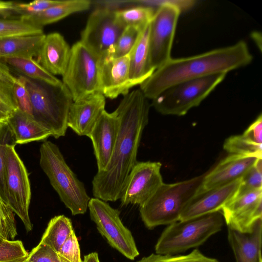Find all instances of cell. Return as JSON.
<instances>
[{"instance_id":"3957f363","label":"cell","mask_w":262,"mask_h":262,"mask_svg":"<svg viewBox=\"0 0 262 262\" xmlns=\"http://www.w3.org/2000/svg\"><path fill=\"white\" fill-rule=\"evenodd\" d=\"M205 174L172 184L163 182L140 206L141 217L145 226L151 229L179 221L184 208L198 193Z\"/></svg>"},{"instance_id":"4316f807","label":"cell","mask_w":262,"mask_h":262,"mask_svg":"<svg viewBox=\"0 0 262 262\" xmlns=\"http://www.w3.org/2000/svg\"><path fill=\"white\" fill-rule=\"evenodd\" d=\"M73 231L69 218L64 215L55 216L48 223L39 243L51 247L58 252Z\"/></svg>"},{"instance_id":"603a6c76","label":"cell","mask_w":262,"mask_h":262,"mask_svg":"<svg viewBox=\"0 0 262 262\" xmlns=\"http://www.w3.org/2000/svg\"><path fill=\"white\" fill-rule=\"evenodd\" d=\"M6 122L13 135L16 144L44 140L52 136L51 133L32 116L18 108L8 116Z\"/></svg>"},{"instance_id":"b9f144b4","label":"cell","mask_w":262,"mask_h":262,"mask_svg":"<svg viewBox=\"0 0 262 262\" xmlns=\"http://www.w3.org/2000/svg\"><path fill=\"white\" fill-rule=\"evenodd\" d=\"M243 134L254 142L262 144V115L260 114Z\"/></svg>"},{"instance_id":"8fae6325","label":"cell","mask_w":262,"mask_h":262,"mask_svg":"<svg viewBox=\"0 0 262 262\" xmlns=\"http://www.w3.org/2000/svg\"><path fill=\"white\" fill-rule=\"evenodd\" d=\"M88 209L97 230L111 247L130 260L139 255L132 233L122 223L118 210L96 198L90 199Z\"/></svg>"},{"instance_id":"d4e9b609","label":"cell","mask_w":262,"mask_h":262,"mask_svg":"<svg viewBox=\"0 0 262 262\" xmlns=\"http://www.w3.org/2000/svg\"><path fill=\"white\" fill-rule=\"evenodd\" d=\"M45 36L43 33L0 38V60L11 57L37 56Z\"/></svg>"},{"instance_id":"52a82bcc","label":"cell","mask_w":262,"mask_h":262,"mask_svg":"<svg viewBox=\"0 0 262 262\" xmlns=\"http://www.w3.org/2000/svg\"><path fill=\"white\" fill-rule=\"evenodd\" d=\"M191 0L143 1L145 6L157 7L150 23V64L155 71L170 60L178 19L181 13L195 3Z\"/></svg>"},{"instance_id":"9c48e42d","label":"cell","mask_w":262,"mask_h":262,"mask_svg":"<svg viewBox=\"0 0 262 262\" xmlns=\"http://www.w3.org/2000/svg\"><path fill=\"white\" fill-rule=\"evenodd\" d=\"M100 59L80 41L71 48L69 63L62 76V82L69 91L73 102L100 92Z\"/></svg>"},{"instance_id":"4dcf8cb0","label":"cell","mask_w":262,"mask_h":262,"mask_svg":"<svg viewBox=\"0 0 262 262\" xmlns=\"http://www.w3.org/2000/svg\"><path fill=\"white\" fill-rule=\"evenodd\" d=\"M10 145H16L13 135L6 121L0 122V198L7 204L6 149Z\"/></svg>"},{"instance_id":"f6af8a7d","label":"cell","mask_w":262,"mask_h":262,"mask_svg":"<svg viewBox=\"0 0 262 262\" xmlns=\"http://www.w3.org/2000/svg\"><path fill=\"white\" fill-rule=\"evenodd\" d=\"M8 117V115H6L0 112V122L6 121Z\"/></svg>"},{"instance_id":"1f68e13d","label":"cell","mask_w":262,"mask_h":262,"mask_svg":"<svg viewBox=\"0 0 262 262\" xmlns=\"http://www.w3.org/2000/svg\"><path fill=\"white\" fill-rule=\"evenodd\" d=\"M137 262H219L215 258L206 256L198 249L186 255H169L152 253Z\"/></svg>"},{"instance_id":"9a60e30c","label":"cell","mask_w":262,"mask_h":262,"mask_svg":"<svg viewBox=\"0 0 262 262\" xmlns=\"http://www.w3.org/2000/svg\"><path fill=\"white\" fill-rule=\"evenodd\" d=\"M99 92L105 97L115 99L125 96L134 86L129 79V54L100 58L99 63Z\"/></svg>"},{"instance_id":"83f0119b","label":"cell","mask_w":262,"mask_h":262,"mask_svg":"<svg viewBox=\"0 0 262 262\" xmlns=\"http://www.w3.org/2000/svg\"><path fill=\"white\" fill-rule=\"evenodd\" d=\"M152 6H138L124 9L116 10L119 20L126 27L134 26L140 29L150 24L156 12Z\"/></svg>"},{"instance_id":"6da1fadb","label":"cell","mask_w":262,"mask_h":262,"mask_svg":"<svg viewBox=\"0 0 262 262\" xmlns=\"http://www.w3.org/2000/svg\"><path fill=\"white\" fill-rule=\"evenodd\" d=\"M150 104L140 89L124 96L115 110L119 120L114 149L106 168L92 180L95 198L105 202L120 199L127 178L135 164L143 130L148 121Z\"/></svg>"},{"instance_id":"ac0fdd59","label":"cell","mask_w":262,"mask_h":262,"mask_svg":"<svg viewBox=\"0 0 262 262\" xmlns=\"http://www.w3.org/2000/svg\"><path fill=\"white\" fill-rule=\"evenodd\" d=\"M257 159L253 156L230 154L206 173L198 194L241 179Z\"/></svg>"},{"instance_id":"7a4b0ae2","label":"cell","mask_w":262,"mask_h":262,"mask_svg":"<svg viewBox=\"0 0 262 262\" xmlns=\"http://www.w3.org/2000/svg\"><path fill=\"white\" fill-rule=\"evenodd\" d=\"M253 60L247 43L234 45L192 56L171 58L141 83L140 89L152 100L168 88L185 81L228 72L246 66Z\"/></svg>"},{"instance_id":"74e56055","label":"cell","mask_w":262,"mask_h":262,"mask_svg":"<svg viewBox=\"0 0 262 262\" xmlns=\"http://www.w3.org/2000/svg\"><path fill=\"white\" fill-rule=\"evenodd\" d=\"M27 262H68L51 247L39 243L29 253Z\"/></svg>"},{"instance_id":"bcb514c9","label":"cell","mask_w":262,"mask_h":262,"mask_svg":"<svg viewBox=\"0 0 262 262\" xmlns=\"http://www.w3.org/2000/svg\"><path fill=\"white\" fill-rule=\"evenodd\" d=\"M27 258H24L17 262H27Z\"/></svg>"},{"instance_id":"484cf974","label":"cell","mask_w":262,"mask_h":262,"mask_svg":"<svg viewBox=\"0 0 262 262\" xmlns=\"http://www.w3.org/2000/svg\"><path fill=\"white\" fill-rule=\"evenodd\" d=\"M0 62L28 78L54 85L62 83L61 80L48 72L33 57H11L0 60Z\"/></svg>"},{"instance_id":"ee69618b","label":"cell","mask_w":262,"mask_h":262,"mask_svg":"<svg viewBox=\"0 0 262 262\" xmlns=\"http://www.w3.org/2000/svg\"><path fill=\"white\" fill-rule=\"evenodd\" d=\"M82 262H100L98 253L94 252L85 255Z\"/></svg>"},{"instance_id":"e575fe53","label":"cell","mask_w":262,"mask_h":262,"mask_svg":"<svg viewBox=\"0 0 262 262\" xmlns=\"http://www.w3.org/2000/svg\"><path fill=\"white\" fill-rule=\"evenodd\" d=\"M262 189V158H258L254 165L242 177L236 194Z\"/></svg>"},{"instance_id":"277c9868","label":"cell","mask_w":262,"mask_h":262,"mask_svg":"<svg viewBox=\"0 0 262 262\" xmlns=\"http://www.w3.org/2000/svg\"><path fill=\"white\" fill-rule=\"evenodd\" d=\"M39 151L40 167L61 202L73 215L85 213L91 198L83 183L67 164L59 147L46 141Z\"/></svg>"},{"instance_id":"44dd1931","label":"cell","mask_w":262,"mask_h":262,"mask_svg":"<svg viewBox=\"0 0 262 262\" xmlns=\"http://www.w3.org/2000/svg\"><path fill=\"white\" fill-rule=\"evenodd\" d=\"M228 239L236 262H262V219L256 221L250 233L228 228Z\"/></svg>"},{"instance_id":"7bdbcfd3","label":"cell","mask_w":262,"mask_h":262,"mask_svg":"<svg viewBox=\"0 0 262 262\" xmlns=\"http://www.w3.org/2000/svg\"><path fill=\"white\" fill-rule=\"evenodd\" d=\"M16 79V77L11 74L9 69L0 62V80L12 86Z\"/></svg>"},{"instance_id":"d590c367","label":"cell","mask_w":262,"mask_h":262,"mask_svg":"<svg viewBox=\"0 0 262 262\" xmlns=\"http://www.w3.org/2000/svg\"><path fill=\"white\" fill-rule=\"evenodd\" d=\"M142 29L134 26L126 27L117 41L112 57L118 58L129 54Z\"/></svg>"},{"instance_id":"f1b7e54d","label":"cell","mask_w":262,"mask_h":262,"mask_svg":"<svg viewBox=\"0 0 262 262\" xmlns=\"http://www.w3.org/2000/svg\"><path fill=\"white\" fill-rule=\"evenodd\" d=\"M223 147L230 154L262 158V144L254 142L244 134L228 138Z\"/></svg>"},{"instance_id":"f35d334b","label":"cell","mask_w":262,"mask_h":262,"mask_svg":"<svg viewBox=\"0 0 262 262\" xmlns=\"http://www.w3.org/2000/svg\"><path fill=\"white\" fill-rule=\"evenodd\" d=\"M58 253L68 262H82L79 244L74 230L64 242Z\"/></svg>"},{"instance_id":"8992f818","label":"cell","mask_w":262,"mask_h":262,"mask_svg":"<svg viewBox=\"0 0 262 262\" xmlns=\"http://www.w3.org/2000/svg\"><path fill=\"white\" fill-rule=\"evenodd\" d=\"M224 222L222 212L217 211L169 224L157 241L156 253L174 255L199 247L221 231Z\"/></svg>"},{"instance_id":"d6986e66","label":"cell","mask_w":262,"mask_h":262,"mask_svg":"<svg viewBox=\"0 0 262 262\" xmlns=\"http://www.w3.org/2000/svg\"><path fill=\"white\" fill-rule=\"evenodd\" d=\"M105 97L100 92L73 102L68 115L67 125L79 136H88L105 110Z\"/></svg>"},{"instance_id":"8d00e7d4","label":"cell","mask_w":262,"mask_h":262,"mask_svg":"<svg viewBox=\"0 0 262 262\" xmlns=\"http://www.w3.org/2000/svg\"><path fill=\"white\" fill-rule=\"evenodd\" d=\"M12 91L17 108L32 116L30 96L23 76L16 77L12 85Z\"/></svg>"},{"instance_id":"5b68a950","label":"cell","mask_w":262,"mask_h":262,"mask_svg":"<svg viewBox=\"0 0 262 262\" xmlns=\"http://www.w3.org/2000/svg\"><path fill=\"white\" fill-rule=\"evenodd\" d=\"M24 79L33 118L55 138L64 136L68 128V112L73 102L68 89L63 83L54 85L26 77Z\"/></svg>"},{"instance_id":"7402d4cb","label":"cell","mask_w":262,"mask_h":262,"mask_svg":"<svg viewBox=\"0 0 262 262\" xmlns=\"http://www.w3.org/2000/svg\"><path fill=\"white\" fill-rule=\"evenodd\" d=\"M150 24L140 32L137 40L129 53V79L133 85H140L155 71L150 64Z\"/></svg>"},{"instance_id":"ffe728a7","label":"cell","mask_w":262,"mask_h":262,"mask_svg":"<svg viewBox=\"0 0 262 262\" xmlns=\"http://www.w3.org/2000/svg\"><path fill=\"white\" fill-rule=\"evenodd\" d=\"M70 55L71 48L64 37L54 32L46 35L36 56L37 61L54 76H62Z\"/></svg>"},{"instance_id":"60d3db41","label":"cell","mask_w":262,"mask_h":262,"mask_svg":"<svg viewBox=\"0 0 262 262\" xmlns=\"http://www.w3.org/2000/svg\"><path fill=\"white\" fill-rule=\"evenodd\" d=\"M16 109L12 86L0 80V112L9 116Z\"/></svg>"},{"instance_id":"7dc6e473","label":"cell","mask_w":262,"mask_h":262,"mask_svg":"<svg viewBox=\"0 0 262 262\" xmlns=\"http://www.w3.org/2000/svg\"><path fill=\"white\" fill-rule=\"evenodd\" d=\"M3 240H4V239H3L1 237H0V242L3 241Z\"/></svg>"},{"instance_id":"ab89813d","label":"cell","mask_w":262,"mask_h":262,"mask_svg":"<svg viewBox=\"0 0 262 262\" xmlns=\"http://www.w3.org/2000/svg\"><path fill=\"white\" fill-rule=\"evenodd\" d=\"M62 1L35 0L28 3H14L13 12L20 15L37 13L60 4Z\"/></svg>"},{"instance_id":"7c38bea8","label":"cell","mask_w":262,"mask_h":262,"mask_svg":"<svg viewBox=\"0 0 262 262\" xmlns=\"http://www.w3.org/2000/svg\"><path fill=\"white\" fill-rule=\"evenodd\" d=\"M15 145L6 149V189L7 204L21 220L27 232L32 230L29 209L31 188L27 169L17 154Z\"/></svg>"},{"instance_id":"2e32d148","label":"cell","mask_w":262,"mask_h":262,"mask_svg":"<svg viewBox=\"0 0 262 262\" xmlns=\"http://www.w3.org/2000/svg\"><path fill=\"white\" fill-rule=\"evenodd\" d=\"M119 120L115 111L104 110L88 136L92 141L98 171L104 170L111 159L119 130Z\"/></svg>"},{"instance_id":"4fadbf2b","label":"cell","mask_w":262,"mask_h":262,"mask_svg":"<svg viewBox=\"0 0 262 262\" xmlns=\"http://www.w3.org/2000/svg\"><path fill=\"white\" fill-rule=\"evenodd\" d=\"M159 162H137L126 180L120 198L121 205L144 204L163 183Z\"/></svg>"},{"instance_id":"e0dca14e","label":"cell","mask_w":262,"mask_h":262,"mask_svg":"<svg viewBox=\"0 0 262 262\" xmlns=\"http://www.w3.org/2000/svg\"><path fill=\"white\" fill-rule=\"evenodd\" d=\"M241 179L196 194L183 210L180 220H189L220 211L236 195Z\"/></svg>"},{"instance_id":"836d02e7","label":"cell","mask_w":262,"mask_h":262,"mask_svg":"<svg viewBox=\"0 0 262 262\" xmlns=\"http://www.w3.org/2000/svg\"><path fill=\"white\" fill-rule=\"evenodd\" d=\"M28 254L21 241L0 242V262H17L27 258Z\"/></svg>"},{"instance_id":"d6a6232c","label":"cell","mask_w":262,"mask_h":262,"mask_svg":"<svg viewBox=\"0 0 262 262\" xmlns=\"http://www.w3.org/2000/svg\"><path fill=\"white\" fill-rule=\"evenodd\" d=\"M14 214L0 198V237L4 240H14L17 235Z\"/></svg>"},{"instance_id":"30bf717a","label":"cell","mask_w":262,"mask_h":262,"mask_svg":"<svg viewBox=\"0 0 262 262\" xmlns=\"http://www.w3.org/2000/svg\"><path fill=\"white\" fill-rule=\"evenodd\" d=\"M125 28L117 17L116 10L100 7L90 15L80 41L100 58L112 56Z\"/></svg>"},{"instance_id":"ba28073f","label":"cell","mask_w":262,"mask_h":262,"mask_svg":"<svg viewBox=\"0 0 262 262\" xmlns=\"http://www.w3.org/2000/svg\"><path fill=\"white\" fill-rule=\"evenodd\" d=\"M226 75L216 74L173 85L153 99L151 105L164 115H185L191 108L199 106Z\"/></svg>"},{"instance_id":"5bb4252c","label":"cell","mask_w":262,"mask_h":262,"mask_svg":"<svg viewBox=\"0 0 262 262\" xmlns=\"http://www.w3.org/2000/svg\"><path fill=\"white\" fill-rule=\"evenodd\" d=\"M222 214L228 228L251 232L262 219V189L236 194L223 207Z\"/></svg>"},{"instance_id":"f546056e","label":"cell","mask_w":262,"mask_h":262,"mask_svg":"<svg viewBox=\"0 0 262 262\" xmlns=\"http://www.w3.org/2000/svg\"><path fill=\"white\" fill-rule=\"evenodd\" d=\"M43 34L42 28L18 18H0V38Z\"/></svg>"},{"instance_id":"cb8c5ba5","label":"cell","mask_w":262,"mask_h":262,"mask_svg":"<svg viewBox=\"0 0 262 262\" xmlns=\"http://www.w3.org/2000/svg\"><path fill=\"white\" fill-rule=\"evenodd\" d=\"M89 0L62 1L45 11L34 14L20 15L19 18L36 27L56 22L74 13L86 10L91 6Z\"/></svg>"}]
</instances>
